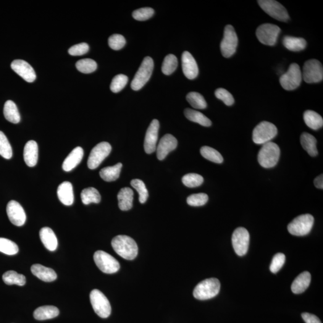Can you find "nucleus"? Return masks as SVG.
<instances>
[{
    "mask_svg": "<svg viewBox=\"0 0 323 323\" xmlns=\"http://www.w3.org/2000/svg\"><path fill=\"white\" fill-rule=\"evenodd\" d=\"M112 246L115 253L122 258L133 260L138 255L137 244L132 238L127 235H118L113 239Z\"/></svg>",
    "mask_w": 323,
    "mask_h": 323,
    "instance_id": "obj_1",
    "label": "nucleus"
},
{
    "mask_svg": "<svg viewBox=\"0 0 323 323\" xmlns=\"http://www.w3.org/2000/svg\"><path fill=\"white\" fill-rule=\"evenodd\" d=\"M280 156L279 146L277 144L269 141L263 144L258 153V162L265 169H270L277 164Z\"/></svg>",
    "mask_w": 323,
    "mask_h": 323,
    "instance_id": "obj_2",
    "label": "nucleus"
},
{
    "mask_svg": "<svg viewBox=\"0 0 323 323\" xmlns=\"http://www.w3.org/2000/svg\"><path fill=\"white\" fill-rule=\"evenodd\" d=\"M220 283L217 278H211L199 283L193 290V296L198 300H208L219 294Z\"/></svg>",
    "mask_w": 323,
    "mask_h": 323,
    "instance_id": "obj_3",
    "label": "nucleus"
},
{
    "mask_svg": "<svg viewBox=\"0 0 323 323\" xmlns=\"http://www.w3.org/2000/svg\"><path fill=\"white\" fill-rule=\"evenodd\" d=\"M153 67V60L151 57H146L131 82V88L133 90H140L148 83L151 77Z\"/></svg>",
    "mask_w": 323,
    "mask_h": 323,
    "instance_id": "obj_4",
    "label": "nucleus"
},
{
    "mask_svg": "<svg viewBox=\"0 0 323 323\" xmlns=\"http://www.w3.org/2000/svg\"><path fill=\"white\" fill-rule=\"evenodd\" d=\"M314 223V217L309 214H303L295 218L288 225L290 234L301 236L308 235L311 232Z\"/></svg>",
    "mask_w": 323,
    "mask_h": 323,
    "instance_id": "obj_5",
    "label": "nucleus"
},
{
    "mask_svg": "<svg viewBox=\"0 0 323 323\" xmlns=\"http://www.w3.org/2000/svg\"><path fill=\"white\" fill-rule=\"evenodd\" d=\"M303 75L298 64H291L287 72L281 76L280 82L283 89L287 91H293L301 85Z\"/></svg>",
    "mask_w": 323,
    "mask_h": 323,
    "instance_id": "obj_6",
    "label": "nucleus"
},
{
    "mask_svg": "<svg viewBox=\"0 0 323 323\" xmlns=\"http://www.w3.org/2000/svg\"><path fill=\"white\" fill-rule=\"evenodd\" d=\"M277 133V128L273 123L262 122L254 129L253 141L257 144H264L271 141Z\"/></svg>",
    "mask_w": 323,
    "mask_h": 323,
    "instance_id": "obj_7",
    "label": "nucleus"
},
{
    "mask_svg": "<svg viewBox=\"0 0 323 323\" xmlns=\"http://www.w3.org/2000/svg\"><path fill=\"white\" fill-rule=\"evenodd\" d=\"M90 301L95 312L99 317L106 319L111 314L112 307L106 296L99 290L95 289L90 293Z\"/></svg>",
    "mask_w": 323,
    "mask_h": 323,
    "instance_id": "obj_8",
    "label": "nucleus"
},
{
    "mask_svg": "<svg viewBox=\"0 0 323 323\" xmlns=\"http://www.w3.org/2000/svg\"><path fill=\"white\" fill-rule=\"evenodd\" d=\"M95 263L102 272L114 274L120 269V264L114 257L103 251H97L94 255Z\"/></svg>",
    "mask_w": 323,
    "mask_h": 323,
    "instance_id": "obj_9",
    "label": "nucleus"
},
{
    "mask_svg": "<svg viewBox=\"0 0 323 323\" xmlns=\"http://www.w3.org/2000/svg\"><path fill=\"white\" fill-rule=\"evenodd\" d=\"M264 11L275 19L287 22L290 19L287 10L285 8L274 0H259L257 1Z\"/></svg>",
    "mask_w": 323,
    "mask_h": 323,
    "instance_id": "obj_10",
    "label": "nucleus"
},
{
    "mask_svg": "<svg viewBox=\"0 0 323 323\" xmlns=\"http://www.w3.org/2000/svg\"><path fill=\"white\" fill-rule=\"evenodd\" d=\"M303 79L307 83H319L323 80V68L317 59H310L304 63L302 73Z\"/></svg>",
    "mask_w": 323,
    "mask_h": 323,
    "instance_id": "obj_11",
    "label": "nucleus"
},
{
    "mask_svg": "<svg viewBox=\"0 0 323 323\" xmlns=\"http://www.w3.org/2000/svg\"><path fill=\"white\" fill-rule=\"evenodd\" d=\"M281 29L277 25L271 23H264L260 25L256 30L257 38L261 43L267 46H274Z\"/></svg>",
    "mask_w": 323,
    "mask_h": 323,
    "instance_id": "obj_12",
    "label": "nucleus"
},
{
    "mask_svg": "<svg viewBox=\"0 0 323 323\" xmlns=\"http://www.w3.org/2000/svg\"><path fill=\"white\" fill-rule=\"evenodd\" d=\"M238 43V37L234 28L230 25L226 26L224 37L220 43V50L223 56L227 58L232 57L236 52Z\"/></svg>",
    "mask_w": 323,
    "mask_h": 323,
    "instance_id": "obj_13",
    "label": "nucleus"
},
{
    "mask_svg": "<svg viewBox=\"0 0 323 323\" xmlns=\"http://www.w3.org/2000/svg\"><path fill=\"white\" fill-rule=\"evenodd\" d=\"M112 151V146L107 142H101L92 150L89 154L88 166L89 169L98 168Z\"/></svg>",
    "mask_w": 323,
    "mask_h": 323,
    "instance_id": "obj_14",
    "label": "nucleus"
},
{
    "mask_svg": "<svg viewBox=\"0 0 323 323\" xmlns=\"http://www.w3.org/2000/svg\"><path fill=\"white\" fill-rule=\"evenodd\" d=\"M232 242L233 249L237 255L243 256L247 253L249 234L248 230L244 228H238L233 233Z\"/></svg>",
    "mask_w": 323,
    "mask_h": 323,
    "instance_id": "obj_15",
    "label": "nucleus"
},
{
    "mask_svg": "<svg viewBox=\"0 0 323 323\" xmlns=\"http://www.w3.org/2000/svg\"><path fill=\"white\" fill-rule=\"evenodd\" d=\"M6 211L8 217L12 224L17 227H22L25 224L27 216L24 209L19 202L10 201L7 204Z\"/></svg>",
    "mask_w": 323,
    "mask_h": 323,
    "instance_id": "obj_16",
    "label": "nucleus"
},
{
    "mask_svg": "<svg viewBox=\"0 0 323 323\" xmlns=\"http://www.w3.org/2000/svg\"><path fill=\"white\" fill-rule=\"evenodd\" d=\"M159 127L158 120L154 119L147 130L144 143V148L146 153L151 154L156 151Z\"/></svg>",
    "mask_w": 323,
    "mask_h": 323,
    "instance_id": "obj_17",
    "label": "nucleus"
},
{
    "mask_svg": "<svg viewBox=\"0 0 323 323\" xmlns=\"http://www.w3.org/2000/svg\"><path fill=\"white\" fill-rule=\"evenodd\" d=\"M11 68L17 75L27 82L32 83L36 78L35 71L27 62L21 59H16L12 62Z\"/></svg>",
    "mask_w": 323,
    "mask_h": 323,
    "instance_id": "obj_18",
    "label": "nucleus"
},
{
    "mask_svg": "<svg viewBox=\"0 0 323 323\" xmlns=\"http://www.w3.org/2000/svg\"><path fill=\"white\" fill-rule=\"evenodd\" d=\"M178 142L174 136L171 134L165 135L161 139L157 145V157L160 161H162L171 152L177 148Z\"/></svg>",
    "mask_w": 323,
    "mask_h": 323,
    "instance_id": "obj_19",
    "label": "nucleus"
},
{
    "mask_svg": "<svg viewBox=\"0 0 323 323\" xmlns=\"http://www.w3.org/2000/svg\"><path fill=\"white\" fill-rule=\"evenodd\" d=\"M184 75L190 80H193L198 75L199 69L195 58L189 52H183L182 57Z\"/></svg>",
    "mask_w": 323,
    "mask_h": 323,
    "instance_id": "obj_20",
    "label": "nucleus"
},
{
    "mask_svg": "<svg viewBox=\"0 0 323 323\" xmlns=\"http://www.w3.org/2000/svg\"><path fill=\"white\" fill-rule=\"evenodd\" d=\"M38 143L33 140L28 141L23 150V159L28 167H33L38 164Z\"/></svg>",
    "mask_w": 323,
    "mask_h": 323,
    "instance_id": "obj_21",
    "label": "nucleus"
},
{
    "mask_svg": "<svg viewBox=\"0 0 323 323\" xmlns=\"http://www.w3.org/2000/svg\"><path fill=\"white\" fill-rule=\"evenodd\" d=\"M57 195L59 201L65 206H72L75 200L72 184L69 182L61 183L57 188Z\"/></svg>",
    "mask_w": 323,
    "mask_h": 323,
    "instance_id": "obj_22",
    "label": "nucleus"
},
{
    "mask_svg": "<svg viewBox=\"0 0 323 323\" xmlns=\"http://www.w3.org/2000/svg\"><path fill=\"white\" fill-rule=\"evenodd\" d=\"M83 154V150L80 147L73 149L63 162L62 169L67 172L74 169L81 162Z\"/></svg>",
    "mask_w": 323,
    "mask_h": 323,
    "instance_id": "obj_23",
    "label": "nucleus"
},
{
    "mask_svg": "<svg viewBox=\"0 0 323 323\" xmlns=\"http://www.w3.org/2000/svg\"><path fill=\"white\" fill-rule=\"evenodd\" d=\"M31 270L34 275L43 282H52L57 278V275L54 270L40 264L33 265L31 267Z\"/></svg>",
    "mask_w": 323,
    "mask_h": 323,
    "instance_id": "obj_24",
    "label": "nucleus"
},
{
    "mask_svg": "<svg viewBox=\"0 0 323 323\" xmlns=\"http://www.w3.org/2000/svg\"><path fill=\"white\" fill-rule=\"evenodd\" d=\"M311 276L308 271H304L295 278L291 285V289L295 294L304 292L308 288L311 283Z\"/></svg>",
    "mask_w": 323,
    "mask_h": 323,
    "instance_id": "obj_25",
    "label": "nucleus"
},
{
    "mask_svg": "<svg viewBox=\"0 0 323 323\" xmlns=\"http://www.w3.org/2000/svg\"><path fill=\"white\" fill-rule=\"evenodd\" d=\"M40 237L42 243L49 251L56 250L57 247V236L51 228L44 227L40 231Z\"/></svg>",
    "mask_w": 323,
    "mask_h": 323,
    "instance_id": "obj_26",
    "label": "nucleus"
},
{
    "mask_svg": "<svg viewBox=\"0 0 323 323\" xmlns=\"http://www.w3.org/2000/svg\"><path fill=\"white\" fill-rule=\"evenodd\" d=\"M119 207L122 211H128L133 206V191L130 188H122L117 195Z\"/></svg>",
    "mask_w": 323,
    "mask_h": 323,
    "instance_id": "obj_27",
    "label": "nucleus"
},
{
    "mask_svg": "<svg viewBox=\"0 0 323 323\" xmlns=\"http://www.w3.org/2000/svg\"><path fill=\"white\" fill-rule=\"evenodd\" d=\"M59 314L58 308L54 306L39 307L34 312V317L38 320H46L54 319Z\"/></svg>",
    "mask_w": 323,
    "mask_h": 323,
    "instance_id": "obj_28",
    "label": "nucleus"
},
{
    "mask_svg": "<svg viewBox=\"0 0 323 323\" xmlns=\"http://www.w3.org/2000/svg\"><path fill=\"white\" fill-rule=\"evenodd\" d=\"M301 144L304 151L310 156H316L318 154L317 140L313 135L309 133H304L301 136Z\"/></svg>",
    "mask_w": 323,
    "mask_h": 323,
    "instance_id": "obj_29",
    "label": "nucleus"
},
{
    "mask_svg": "<svg viewBox=\"0 0 323 323\" xmlns=\"http://www.w3.org/2000/svg\"><path fill=\"white\" fill-rule=\"evenodd\" d=\"M284 46L293 52L303 51L306 48V41L303 38H294V37L285 36L283 38Z\"/></svg>",
    "mask_w": 323,
    "mask_h": 323,
    "instance_id": "obj_30",
    "label": "nucleus"
},
{
    "mask_svg": "<svg viewBox=\"0 0 323 323\" xmlns=\"http://www.w3.org/2000/svg\"><path fill=\"white\" fill-rule=\"evenodd\" d=\"M122 166L121 163H118L114 166L104 168L100 171L99 175H100L102 179L106 181V182H114L117 178H119Z\"/></svg>",
    "mask_w": 323,
    "mask_h": 323,
    "instance_id": "obj_31",
    "label": "nucleus"
},
{
    "mask_svg": "<svg viewBox=\"0 0 323 323\" xmlns=\"http://www.w3.org/2000/svg\"><path fill=\"white\" fill-rule=\"evenodd\" d=\"M305 124L312 130H318L323 127V119L321 115L312 110H307L304 114Z\"/></svg>",
    "mask_w": 323,
    "mask_h": 323,
    "instance_id": "obj_32",
    "label": "nucleus"
},
{
    "mask_svg": "<svg viewBox=\"0 0 323 323\" xmlns=\"http://www.w3.org/2000/svg\"><path fill=\"white\" fill-rule=\"evenodd\" d=\"M4 115L6 120L10 122L16 124L20 122L19 112L14 101L9 100L6 102L4 107Z\"/></svg>",
    "mask_w": 323,
    "mask_h": 323,
    "instance_id": "obj_33",
    "label": "nucleus"
},
{
    "mask_svg": "<svg viewBox=\"0 0 323 323\" xmlns=\"http://www.w3.org/2000/svg\"><path fill=\"white\" fill-rule=\"evenodd\" d=\"M185 115L186 117L190 121L199 123L204 127H209L212 124L211 120L208 117L202 113L196 111V110L186 109L185 110Z\"/></svg>",
    "mask_w": 323,
    "mask_h": 323,
    "instance_id": "obj_34",
    "label": "nucleus"
},
{
    "mask_svg": "<svg viewBox=\"0 0 323 323\" xmlns=\"http://www.w3.org/2000/svg\"><path fill=\"white\" fill-rule=\"evenodd\" d=\"M81 199L85 205L91 203L98 204L101 201V197L99 191L94 188L83 189L81 193Z\"/></svg>",
    "mask_w": 323,
    "mask_h": 323,
    "instance_id": "obj_35",
    "label": "nucleus"
},
{
    "mask_svg": "<svg viewBox=\"0 0 323 323\" xmlns=\"http://www.w3.org/2000/svg\"><path fill=\"white\" fill-rule=\"evenodd\" d=\"M2 280L7 285L23 286L25 285L26 278L24 275L19 274L14 270H9L2 275Z\"/></svg>",
    "mask_w": 323,
    "mask_h": 323,
    "instance_id": "obj_36",
    "label": "nucleus"
},
{
    "mask_svg": "<svg viewBox=\"0 0 323 323\" xmlns=\"http://www.w3.org/2000/svg\"><path fill=\"white\" fill-rule=\"evenodd\" d=\"M200 152L202 156L209 161L216 163V164H222L223 162V157L222 154L216 150L210 148V147H202Z\"/></svg>",
    "mask_w": 323,
    "mask_h": 323,
    "instance_id": "obj_37",
    "label": "nucleus"
},
{
    "mask_svg": "<svg viewBox=\"0 0 323 323\" xmlns=\"http://www.w3.org/2000/svg\"><path fill=\"white\" fill-rule=\"evenodd\" d=\"M186 99L191 107L196 109H204L207 106V102L201 94L191 92L186 96Z\"/></svg>",
    "mask_w": 323,
    "mask_h": 323,
    "instance_id": "obj_38",
    "label": "nucleus"
},
{
    "mask_svg": "<svg viewBox=\"0 0 323 323\" xmlns=\"http://www.w3.org/2000/svg\"><path fill=\"white\" fill-rule=\"evenodd\" d=\"M177 65L178 60L175 55H168L165 57L164 62H163L162 72L165 75H171L175 72Z\"/></svg>",
    "mask_w": 323,
    "mask_h": 323,
    "instance_id": "obj_39",
    "label": "nucleus"
},
{
    "mask_svg": "<svg viewBox=\"0 0 323 323\" xmlns=\"http://www.w3.org/2000/svg\"><path fill=\"white\" fill-rule=\"evenodd\" d=\"M19 251L17 244L9 239L0 238V252L7 255H15Z\"/></svg>",
    "mask_w": 323,
    "mask_h": 323,
    "instance_id": "obj_40",
    "label": "nucleus"
},
{
    "mask_svg": "<svg viewBox=\"0 0 323 323\" xmlns=\"http://www.w3.org/2000/svg\"><path fill=\"white\" fill-rule=\"evenodd\" d=\"M131 185L138 191L139 193V201L141 204H144L148 200L149 192L143 181L139 179L133 180Z\"/></svg>",
    "mask_w": 323,
    "mask_h": 323,
    "instance_id": "obj_41",
    "label": "nucleus"
},
{
    "mask_svg": "<svg viewBox=\"0 0 323 323\" xmlns=\"http://www.w3.org/2000/svg\"><path fill=\"white\" fill-rule=\"evenodd\" d=\"M76 66L80 72L89 74L96 70L97 64L93 59H83L76 63Z\"/></svg>",
    "mask_w": 323,
    "mask_h": 323,
    "instance_id": "obj_42",
    "label": "nucleus"
},
{
    "mask_svg": "<svg viewBox=\"0 0 323 323\" xmlns=\"http://www.w3.org/2000/svg\"><path fill=\"white\" fill-rule=\"evenodd\" d=\"M12 149L6 136L0 131V155L4 158L10 159L12 157Z\"/></svg>",
    "mask_w": 323,
    "mask_h": 323,
    "instance_id": "obj_43",
    "label": "nucleus"
},
{
    "mask_svg": "<svg viewBox=\"0 0 323 323\" xmlns=\"http://www.w3.org/2000/svg\"><path fill=\"white\" fill-rule=\"evenodd\" d=\"M182 182L188 188L198 187L204 182V178L201 175L190 173L183 176Z\"/></svg>",
    "mask_w": 323,
    "mask_h": 323,
    "instance_id": "obj_44",
    "label": "nucleus"
},
{
    "mask_svg": "<svg viewBox=\"0 0 323 323\" xmlns=\"http://www.w3.org/2000/svg\"><path fill=\"white\" fill-rule=\"evenodd\" d=\"M128 81V78L127 76L124 75L115 76L113 78L111 85H110V89H111L113 93H119L127 85Z\"/></svg>",
    "mask_w": 323,
    "mask_h": 323,
    "instance_id": "obj_45",
    "label": "nucleus"
},
{
    "mask_svg": "<svg viewBox=\"0 0 323 323\" xmlns=\"http://www.w3.org/2000/svg\"><path fill=\"white\" fill-rule=\"evenodd\" d=\"M208 201V195L203 193L193 194L189 196L187 199L188 204L189 206L193 207L204 206Z\"/></svg>",
    "mask_w": 323,
    "mask_h": 323,
    "instance_id": "obj_46",
    "label": "nucleus"
},
{
    "mask_svg": "<svg viewBox=\"0 0 323 323\" xmlns=\"http://www.w3.org/2000/svg\"><path fill=\"white\" fill-rule=\"evenodd\" d=\"M154 10L151 7H144L135 10L133 13V17L139 21H144L150 19L154 15Z\"/></svg>",
    "mask_w": 323,
    "mask_h": 323,
    "instance_id": "obj_47",
    "label": "nucleus"
},
{
    "mask_svg": "<svg viewBox=\"0 0 323 323\" xmlns=\"http://www.w3.org/2000/svg\"><path fill=\"white\" fill-rule=\"evenodd\" d=\"M126 40L120 34H114L110 37L109 38V45L114 51H119L125 46Z\"/></svg>",
    "mask_w": 323,
    "mask_h": 323,
    "instance_id": "obj_48",
    "label": "nucleus"
},
{
    "mask_svg": "<svg viewBox=\"0 0 323 323\" xmlns=\"http://www.w3.org/2000/svg\"><path fill=\"white\" fill-rule=\"evenodd\" d=\"M215 95L228 106H231L234 103L235 100L232 95L225 89H217L215 92Z\"/></svg>",
    "mask_w": 323,
    "mask_h": 323,
    "instance_id": "obj_49",
    "label": "nucleus"
},
{
    "mask_svg": "<svg viewBox=\"0 0 323 323\" xmlns=\"http://www.w3.org/2000/svg\"><path fill=\"white\" fill-rule=\"evenodd\" d=\"M285 261V256L283 253H277L273 257L271 264L270 265V270L272 273L278 272L282 269Z\"/></svg>",
    "mask_w": 323,
    "mask_h": 323,
    "instance_id": "obj_50",
    "label": "nucleus"
},
{
    "mask_svg": "<svg viewBox=\"0 0 323 323\" xmlns=\"http://www.w3.org/2000/svg\"><path fill=\"white\" fill-rule=\"evenodd\" d=\"M89 46L87 43H81L70 47L68 53L72 56H81L89 51Z\"/></svg>",
    "mask_w": 323,
    "mask_h": 323,
    "instance_id": "obj_51",
    "label": "nucleus"
},
{
    "mask_svg": "<svg viewBox=\"0 0 323 323\" xmlns=\"http://www.w3.org/2000/svg\"><path fill=\"white\" fill-rule=\"evenodd\" d=\"M302 317L306 323H322L319 318L314 314L305 312L302 314Z\"/></svg>",
    "mask_w": 323,
    "mask_h": 323,
    "instance_id": "obj_52",
    "label": "nucleus"
},
{
    "mask_svg": "<svg viewBox=\"0 0 323 323\" xmlns=\"http://www.w3.org/2000/svg\"><path fill=\"white\" fill-rule=\"evenodd\" d=\"M314 185L318 189H323V174L320 175L319 177L315 178Z\"/></svg>",
    "mask_w": 323,
    "mask_h": 323,
    "instance_id": "obj_53",
    "label": "nucleus"
}]
</instances>
